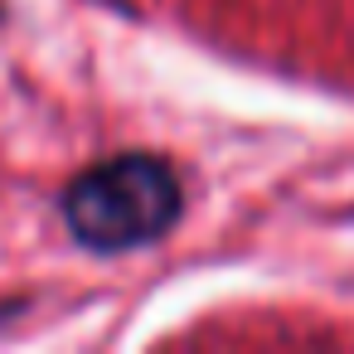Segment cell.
I'll use <instances>...</instances> for the list:
<instances>
[{
	"instance_id": "1",
	"label": "cell",
	"mask_w": 354,
	"mask_h": 354,
	"mask_svg": "<svg viewBox=\"0 0 354 354\" xmlns=\"http://www.w3.org/2000/svg\"><path fill=\"white\" fill-rule=\"evenodd\" d=\"M180 209H185V189H180L175 170L151 156H127V160L97 165L64 199L68 228L97 252L141 248V243L160 238L180 218Z\"/></svg>"
}]
</instances>
